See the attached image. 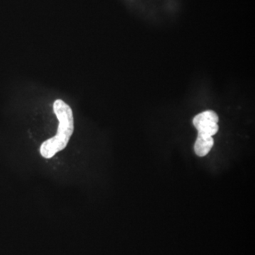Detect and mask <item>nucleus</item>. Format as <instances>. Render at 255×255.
Returning <instances> with one entry per match:
<instances>
[{
	"mask_svg": "<svg viewBox=\"0 0 255 255\" xmlns=\"http://www.w3.org/2000/svg\"><path fill=\"white\" fill-rule=\"evenodd\" d=\"M53 111L59 122L58 130L54 137L43 142L40 147L41 155L50 159L68 145L74 132V117L71 107L62 100L53 104Z\"/></svg>",
	"mask_w": 255,
	"mask_h": 255,
	"instance_id": "1",
	"label": "nucleus"
},
{
	"mask_svg": "<svg viewBox=\"0 0 255 255\" xmlns=\"http://www.w3.org/2000/svg\"><path fill=\"white\" fill-rule=\"evenodd\" d=\"M219 116L212 110L201 112L193 119V124L198 133L212 137L219 131Z\"/></svg>",
	"mask_w": 255,
	"mask_h": 255,
	"instance_id": "2",
	"label": "nucleus"
},
{
	"mask_svg": "<svg viewBox=\"0 0 255 255\" xmlns=\"http://www.w3.org/2000/svg\"><path fill=\"white\" fill-rule=\"evenodd\" d=\"M214 145V140L212 136L198 133L197 138L194 144V151L199 157H204L209 153Z\"/></svg>",
	"mask_w": 255,
	"mask_h": 255,
	"instance_id": "3",
	"label": "nucleus"
}]
</instances>
